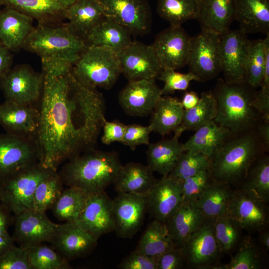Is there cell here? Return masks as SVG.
<instances>
[{
  "label": "cell",
  "mask_w": 269,
  "mask_h": 269,
  "mask_svg": "<svg viewBox=\"0 0 269 269\" xmlns=\"http://www.w3.org/2000/svg\"><path fill=\"white\" fill-rule=\"evenodd\" d=\"M88 46L85 38L68 23H38L22 49L39 56L41 62H62L73 66Z\"/></svg>",
  "instance_id": "5"
},
{
  "label": "cell",
  "mask_w": 269,
  "mask_h": 269,
  "mask_svg": "<svg viewBox=\"0 0 269 269\" xmlns=\"http://www.w3.org/2000/svg\"><path fill=\"white\" fill-rule=\"evenodd\" d=\"M11 52L0 43V80L12 68L13 55Z\"/></svg>",
  "instance_id": "56"
},
{
  "label": "cell",
  "mask_w": 269,
  "mask_h": 269,
  "mask_svg": "<svg viewBox=\"0 0 269 269\" xmlns=\"http://www.w3.org/2000/svg\"><path fill=\"white\" fill-rule=\"evenodd\" d=\"M221 72L228 83L245 82V63L250 43L247 34L230 30L220 35Z\"/></svg>",
  "instance_id": "16"
},
{
  "label": "cell",
  "mask_w": 269,
  "mask_h": 269,
  "mask_svg": "<svg viewBox=\"0 0 269 269\" xmlns=\"http://www.w3.org/2000/svg\"><path fill=\"white\" fill-rule=\"evenodd\" d=\"M15 246V241L9 234L0 236V256Z\"/></svg>",
  "instance_id": "60"
},
{
  "label": "cell",
  "mask_w": 269,
  "mask_h": 269,
  "mask_svg": "<svg viewBox=\"0 0 269 269\" xmlns=\"http://www.w3.org/2000/svg\"><path fill=\"white\" fill-rule=\"evenodd\" d=\"M29 262L32 269H73L68 260L43 243L29 248Z\"/></svg>",
  "instance_id": "46"
},
{
  "label": "cell",
  "mask_w": 269,
  "mask_h": 269,
  "mask_svg": "<svg viewBox=\"0 0 269 269\" xmlns=\"http://www.w3.org/2000/svg\"><path fill=\"white\" fill-rule=\"evenodd\" d=\"M33 20L11 7L0 9V43L11 52L19 51L34 27Z\"/></svg>",
  "instance_id": "25"
},
{
  "label": "cell",
  "mask_w": 269,
  "mask_h": 269,
  "mask_svg": "<svg viewBox=\"0 0 269 269\" xmlns=\"http://www.w3.org/2000/svg\"><path fill=\"white\" fill-rule=\"evenodd\" d=\"M12 237L19 246L30 248L50 242L57 224L46 212L27 210L14 215Z\"/></svg>",
  "instance_id": "19"
},
{
  "label": "cell",
  "mask_w": 269,
  "mask_h": 269,
  "mask_svg": "<svg viewBox=\"0 0 269 269\" xmlns=\"http://www.w3.org/2000/svg\"><path fill=\"white\" fill-rule=\"evenodd\" d=\"M265 43V60L263 76L260 87L269 88V33L264 39Z\"/></svg>",
  "instance_id": "58"
},
{
  "label": "cell",
  "mask_w": 269,
  "mask_h": 269,
  "mask_svg": "<svg viewBox=\"0 0 269 269\" xmlns=\"http://www.w3.org/2000/svg\"><path fill=\"white\" fill-rule=\"evenodd\" d=\"M0 269H32L29 248L15 246L0 256Z\"/></svg>",
  "instance_id": "49"
},
{
  "label": "cell",
  "mask_w": 269,
  "mask_h": 269,
  "mask_svg": "<svg viewBox=\"0 0 269 269\" xmlns=\"http://www.w3.org/2000/svg\"><path fill=\"white\" fill-rule=\"evenodd\" d=\"M232 136L228 129L212 120L195 131L183 143L184 150L202 153L210 159Z\"/></svg>",
  "instance_id": "30"
},
{
  "label": "cell",
  "mask_w": 269,
  "mask_h": 269,
  "mask_svg": "<svg viewBox=\"0 0 269 269\" xmlns=\"http://www.w3.org/2000/svg\"><path fill=\"white\" fill-rule=\"evenodd\" d=\"M63 182L54 171L44 178L37 186L33 198V210L46 212L51 209L63 189Z\"/></svg>",
  "instance_id": "43"
},
{
  "label": "cell",
  "mask_w": 269,
  "mask_h": 269,
  "mask_svg": "<svg viewBox=\"0 0 269 269\" xmlns=\"http://www.w3.org/2000/svg\"><path fill=\"white\" fill-rule=\"evenodd\" d=\"M178 139L173 136L172 139L148 145V165L153 172L160 173L163 177L168 175L184 151L183 143H180Z\"/></svg>",
  "instance_id": "33"
},
{
  "label": "cell",
  "mask_w": 269,
  "mask_h": 269,
  "mask_svg": "<svg viewBox=\"0 0 269 269\" xmlns=\"http://www.w3.org/2000/svg\"><path fill=\"white\" fill-rule=\"evenodd\" d=\"M217 113V103L212 91L201 93L197 104L184 110L181 124L174 131V136L179 137L186 131H195L200 127L214 120Z\"/></svg>",
  "instance_id": "36"
},
{
  "label": "cell",
  "mask_w": 269,
  "mask_h": 269,
  "mask_svg": "<svg viewBox=\"0 0 269 269\" xmlns=\"http://www.w3.org/2000/svg\"><path fill=\"white\" fill-rule=\"evenodd\" d=\"M236 0H200L196 19L202 31L221 35L235 20Z\"/></svg>",
  "instance_id": "26"
},
{
  "label": "cell",
  "mask_w": 269,
  "mask_h": 269,
  "mask_svg": "<svg viewBox=\"0 0 269 269\" xmlns=\"http://www.w3.org/2000/svg\"><path fill=\"white\" fill-rule=\"evenodd\" d=\"M14 215L0 202V236L7 235L9 227L13 224Z\"/></svg>",
  "instance_id": "55"
},
{
  "label": "cell",
  "mask_w": 269,
  "mask_h": 269,
  "mask_svg": "<svg viewBox=\"0 0 269 269\" xmlns=\"http://www.w3.org/2000/svg\"><path fill=\"white\" fill-rule=\"evenodd\" d=\"M105 17L127 29L132 35H142L150 30V7L145 0H100Z\"/></svg>",
  "instance_id": "12"
},
{
  "label": "cell",
  "mask_w": 269,
  "mask_h": 269,
  "mask_svg": "<svg viewBox=\"0 0 269 269\" xmlns=\"http://www.w3.org/2000/svg\"><path fill=\"white\" fill-rule=\"evenodd\" d=\"M157 78L164 83V87L161 89L162 96L173 94L176 91H186L191 81H198L189 71L182 73L171 69H162Z\"/></svg>",
  "instance_id": "47"
},
{
  "label": "cell",
  "mask_w": 269,
  "mask_h": 269,
  "mask_svg": "<svg viewBox=\"0 0 269 269\" xmlns=\"http://www.w3.org/2000/svg\"><path fill=\"white\" fill-rule=\"evenodd\" d=\"M104 17V9L100 0H76L65 14L68 24L85 38Z\"/></svg>",
  "instance_id": "32"
},
{
  "label": "cell",
  "mask_w": 269,
  "mask_h": 269,
  "mask_svg": "<svg viewBox=\"0 0 269 269\" xmlns=\"http://www.w3.org/2000/svg\"><path fill=\"white\" fill-rule=\"evenodd\" d=\"M98 239L75 222L57 224L49 243L68 260L85 257L95 248Z\"/></svg>",
  "instance_id": "18"
},
{
  "label": "cell",
  "mask_w": 269,
  "mask_h": 269,
  "mask_svg": "<svg viewBox=\"0 0 269 269\" xmlns=\"http://www.w3.org/2000/svg\"><path fill=\"white\" fill-rule=\"evenodd\" d=\"M212 180L209 170L202 171L183 180V203L196 202Z\"/></svg>",
  "instance_id": "48"
},
{
  "label": "cell",
  "mask_w": 269,
  "mask_h": 269,
  "mask_svg": "<svg viewBox=\"0 0 269 269\" xmlns=\"http://www.w3.org/2000/svg\"><path fill=\"white\" fill-rule=\"evenodd\" d=\"M53 171L39 162L14 172L0 182V202L14 215L33 210V198L37 186Z\"/></svg>",
  "instance_id": "7"
},
{
  "label": "cell",
  "mask_w": 269,
  "mask_h": 269,
  "mask_svg": "<svg viewBox=\"0 0 269 269\" xmlns=\"http://www.w3.org/2000/svg\"><path fill=\"white\" fill-rule=\"evenodd\" d=\"M39 162V152L32 137L0 134V182Z\"/></svg>",
  "instance_id": "14"
},
{
  "label": "cell",
  "mask_w": 269,
  "mask_h": 269,
  "mask_svg": "<svg viewBox=\"0 0 269 269\" xmlns=\"http://www.w3.org/2000/svg\"><path fill=\"white\" fill-rule=\"evenodd\" d=\"M263 152L255 130L232 136L210 159V175L214 180L240 188L250 166Z\"/></svg>",
  "instance_id": "4"
},
{
  "label": "cell",
  "mask_w": 269,
  "mask_h": 269,
  "mask_svg": "<svg viewBox=\"0 0 269 269\" xmlns=\"http://www.w3.org/2000/svg\"><path fill=\"white\" fill-rule=\"evenodd\" d=\"M180 248L186 268L226 269V264L220 261L223 254L215 237L212 219L205 218Z\"/></svg>",
  "instance_id": "8"
},
{
  "label": "cell",
  "mask_w": 269,
  "mask_h": 269,
  "mask_svg": "<svg viewBox=\"0 0 269 269\" xmlns=\"http://www.w3.org/2000/svg\"><path fill=\"white\" fill-rule=\"evenodd\" d=\"M88 195L72 187L64 189L51 210L60 221L75 222L85 206Z\"/></svg>",
  "instance_id": "40"
},
{
  "label": "cell",
  "mask_w": 269,
  "mask_h": 269,
  "mask_svg": "<svg viewBox=\"0 0 269 269\" xmlns=\"http://www.w3.org/2000/svg\"><path fill=\"white\" fill-rule=\"evenodd\" d=\"M191 40L182 26H170L158 34L151 46L162 69L187 65Z\"/></svg>",
  "instance_id": "17"
},
{
  "label": "cell",
  "mask_w": 269,
  "mask_h": 269,
  "mask_svg": "<svg viewBox=\"0 0 269 269\" xmlns=\"http://www.w3.org/2000/svg\"><path fill=\"white\" fill-rule=\"evenodd\" d=\"M182 181L167 176L157 180L147 195V212L165 223L183 203Z\"/></svg>",
  "instance_id": "20"
},
{
  "label": "cell",
  "mask_w": 269,
  "mask_h": 269,
  "mask_svg": "<svg viewBox=\"0 0 269 269\" xmlns=\"http://www.w3.org/2000/svg\"><path fill=\"white\" fill-rule=\"evenodd\" d=\"M234 20L247 34L269 33V0H236Z\"/></svg>",
  "instance_id": "27"
},
{
  "label": "cell",
  "mask_w": 269,
  "mask_h": 269,
  "mask_svg": "<svg viewBox=\"0 0 269 269\" xmlns=\"http://www.w3.org/2000/svg\"><path fill=\"white\" fill-rule=\"evenodd\" d=\"M256 91L246 82L231 83L218 79L212 91L217 103L213 121L228 129L233 136L255 130L262 120L251 105Z\"/></svg>",
  "instance_id": "3"
},
{
  "label": "cell",
  "mask_w": 269,
  "mask_h": 269,
  "mask_svg": "<svg viewBox=\"0 0 269 269\" xmlns=\"http://www.w3.org/2000/svg\"><path fill=\"white\" fill-rule=\"evenodd\" d=\"M236 253L226 264V269H262L267 268V252L257 240L251 235L244 236Z\"/></svg>",
  "instance_id": "37"
},
{
  "label": "cell",
  "mask_w": 269,
  "mask_h": 269,
  "mask_svg": "<svg viewBox=\"0 0 269 269\" xmlns=\"http://www.w3.org/2000/svg\"><path fill=\"white\" fill-rule=\"evenodd\" d=\"M155 79L129 81L118 96L120 105L131 116H143L151 113L159 98L161 89Z\"/></svg>",
  "instance_id": "22"
},
{
  "label": "cell",
  "mask_w": 269,
  "mask_h": 269,
  "mask_svg": "<svg viewBox=\"0 0 269 269\" xmlns=\"http://www.w3.org/2000/svg\"><path fill=\"white\" fill-rule=\"evenodd\" d=\"M152 131L149 125L144 126L140 125L132 124L127 125L123 139L120 142L134 150L136 146L140 145H148L149 134Z\"/></svg>",
  "instance_id": "50"
},
{
  "label": "cell",
  "mask_w": 269,
  "mask_h": 269,
  "mask_svg": "<svg viewBox=\"0 0 269 269\" xmlns=\"http://www.w3.org/2000/svg\"><path fill=\"white\" fill-rule=\"evenodd\" d=\"M200 0H158L157 11L170 26H182L185 22L196 19Z\"/></svg>",
  "instance_id": "39"
},
{
  "label": "cell",
  "mask_w": 269,
  "mask_h": 269,
  "mask_svg": "<svg viewBox=\"0 0 269 269\" xmlns=\"http://www.w3.org/2000/svg\"><path fill=\"white\" fill-rule=\"evenodd\" d=\"M118 268L121 269H157L156 260L134 250L121 261Z\"/></svg>",
  "instance_id": "52"
},
{
  "label": "cell",
  "mask_w": 269,
  "mask_h": 269,
  "mask_svg": "<svg viewBox=\"0 0 269 269\" xmlns=\"http://www.w3.org/2000/svg\"><path fill=\"white\" fill-rule=\"evenodd\" d=\"M175 247L165 224L154 219L148 224L135 250L156 260Z\"/></svg>",
  "instance_id": "38"
},
{
  "label": "cell",
  "mask_w": 269,
  "mask_h": 269,
  "mask_svg": "<svg viewBox=\"0 0 269 269\" xmlns=\"http://www.w3.org/2000/svg\"><path fill=\"white\" fill-rule=\"evenodd\" d=\"M184 109L181 101L175 97L161 96L152 112L150 126L152 131L165 136L181 124Z\"/></svg>",
  "instance_id": "34"
},
{
  "label": "cell",
  "mask_w": 269,
  "mask_h": 269,
  "mask_svg": "<svg viewBox=\"0 0 269 269\" xmlns=\"http://www.w3.org/2000/svg\"><path fill=\"white\" fill-rule=\"evenodd\" d=\"M227 215L250 234L258 233L269 226L268 203L251 190L235 188L228 207Z\"/></svg>",
  "instance_id": "11"
},
{
  "label": "cell",
  "mask_w": 269,
  "mask_h": 269,
  "mask_svg": "<svg viewBox=\"0 0 269 269\" xmlns=\"http://www.w3.org/2000/svg\"><path fill=\"white\" fill-rule=\"evenodd\" d=\"M157 269H181L186 268V261L180 247H173L156 259Z\"/></svg>",
  "instance_id": "51"
},
{
  "label": "cell",
  "mask_w": 269,
  "mask_h": 269,
  "mask_svg": "<svg viewBox=\"0 0 269 269\" xmlns=\"http://www.w3.org/2000/svg\"><path fill=\"white\" fill-rule=\"evenodd\" d=\"M257 241L260 245L267 252L269 249V229L266 227L258 232Z\"/></svg>",
  "instance_id": "61"
},
{
  "label": "cell",
  "mask_w": 269,
  "mask_h": 269,
  "mask_svg": "<svg viewBox=\"0 0 269 269\" xmlns=\"http://www.w3.org/2000/svg\"><path fill=\"white\" fill-rule=\"evenodd\" d=\"M122 165L116 152L94 148L65 162L57 172L64 185L89 195L105 191L113 183Z\"/></svg>",
  "instance_id": "2"
},
{
  "label": "cell",
  "mask_w": 269,
  "mask_h": 269,
  "mask_svg": "<svg viewBox=\"0 0 269 269\" xmlns=\"http://www.w3.org/2000/svg\"><path fill=\"white\" fill-rule=\"evenodd\" d=\"M38 107L5 100L0 104V125L7 133L32 137L39 120Z\"/></svg>",
  "instance_id": "23"
},
{
  "label": "cell",
  "mask_w": 269,
  "mask_h": 269,
  "mask_svg": "<svg viewBox=\"0 0 269 269\" xmlns=\"http://www.w3.org/2000/svg\"><path fill=\"white\" fill-rule=\"evenodd\" d=\"M43 84L42 73L26 64L11 68L0 80V89L6 100L36 107L40 102Z\"/></svg>",
  "instance_id": "9"
},
{
  "label": "cell",
  "mask_w": 269,
  "mask_h": 269,
  "mask_svg": "<svg viewBox=\"0 0 269 269\" xmlns=\"http://www.w3.org/2000/svg\"><path fill=\"white\" fill-rule=\"evenodd\" d=\"M187 65L198 81L206 82L216 78L221 72L219 35L201 30L191 37Z\"/></svg>",
  "instance_id": "10"
},
{
  "label": "cell",
  "mask_w": 269,
  "mask_h": 269,
  "mask_svg": "<svg viewBox=\"0 0 269 269\" xmlns=\"http://www.w3.org/2000/svg\"><path fill=\"white\" fill-rule=\"evenodd\" d=\"M264 39L250 40L245 63L246 82L254 88L261 87L264 72Z\"/></svg>",
  "instance_id": "44"
},
{
  "label": "cell",
  "mask_w": 269,
  "mask_h": 269,
  "mask_svg": "<svg viewBox=\"0 0 269 269\" xmlns=\"http://www.w3.org/2000/svg\"><path fill=\"white\" fill-rule=\"evenodd\" d=\"M251 105L258 112L263 120L269 122V88L261 87L256 91Z\"/></svg>",
  "instance_id": "54"
},
{
  "label": "cell",
  "mask_w": 269,
  "mask_h": 269,
  "mask_svg": "<svg viewBox=\"0 0 269 269\" xmlns=\"http://www.w3.org/2000/svg\"><path fill=\"white\" fill-rule=\"evenodd\" d=\"M147 212V195L118 193L113 199L114 231L121 238L131 239L141 228Z\"/></svg>",
  "instance_id": "13"
},
{
  "label": "cell",
  "mask_w": 269,
  "mask_h": 269,
  "mask_svg": "<svg viewBox=\"0 0 269 269\" xmlns=\"http://www.w3.org/2000/svg\"><path fill=\"white\" fill-rule=\"evenodd\" d=\"M212 224L222 253L231 254L236 251L244 237L243 230L239 224L229 215L212 219Z\"/></svg>",
  "instance_id": "42"
},
{
  "label": "cell",
  "mask_w": 269,
  "mask_h": 269,
  "mask_svg": "<svg viewBox=\"0 0 269 269\" xmlns=\"http://www.w3.org/2000/svg\"><path fill=\"white\" fill-rule=\"evenodd\" d=\"M131 34L125 27L104 17L87 34L88 46L109 49L118 54L133 40Z\"/></svg>",
  "instance_id": "31"
},
{
  "label": "cell",
  "mask_w": 269,
  "mask_h": 269,
  "mask_svg": "<svg viewBox=\"0 0 269 269\" xmlns=\"http://www.w3.org/2000/svg\"><path fill=\"white\" fill-rule=\"evenodd\" d=\"M71 73L89 88L110 89L122 73L118 55L102 47L88 46L72 67Z\"/></svg>",
  "instance_id": "6"
},
{
  "label": "cell",
  "mask_w": 269,
  "mask_h": 269,
  "mask_svg": "<svg viewBox=\"0 0 269 269\" xmlns=\"http://www.w3.org/2000/svg\"><path fill=\"white\" fill-rule=\"evenodd\" d=\"M241 188L254 191L265 202H269V156L260 154L249 167Z\"/></svg>",
  "instance_id": "41"
},
{
  "label": "cell",
  "mask_w": 269,
  "mask_h": 269,
  "mask_svg": "<svg viewBox=\"0 0 269 269\" xmlns=\"http://www.w3.org/2000/svg\"><path fill=\"white\" fill-rule=\"evenodd\" d=\"M127 125L116 121H104L102 129L103 134L101 137L102 143L109 145L114 142H121L125 134Z\"/></svg>",
  "instance_id": "53"
},
{
  "label": "cell",
  "mask_w": 269,
  "mask_h": 269,
  "mask_svg": "<svg viewBox=\"0 0 269 269\" xmlns=\"http://www.w3.org/2000/svg\"><path fill=\"white\" fill-rule=\"evenodd\" d=\"M43 76L38 123L32 138L39 162L58 171L65 162L95 148L106 120L105 101L97 89L81 84L71 72Z\"/></svg>",
  "instance_id": "1"
},
{
  "label": "cell",
  "mask_w": 269,
  "mask_h": 269,
  "mask_svg": "<svg viewBox=\"0 0 269 269\" xmlns=\"http://www.w3.org/2000/svg\"><path fill=\"white\" fill-rule=\"evenodd\" d=\"M113 199L105 191L89 195L86 205L76 222L98 240L114 231Z\"/></svg>",
  "instance_id": "21"
},
{
  "label": "cell",
  "mask_w": 269,
  "mask_h": 269,
  "mask_svg": "<svg viewBox=\"0 0 269 269\" xmlns=\"http://www.w3.org/2000/svg\"><path fill=\"white\" fill-rule=\"evenodd\" d=\"M235 188L213 180L196 203L205 218L214 219L227 215Z\"/></svg>",
  "instance_id": "35"
},
{
  "label": "cell",
  "mask_w": 269,
  "mask_h": 269,
  "mask_svg": "<svg viewBox=\"0 0 269 269\" xmlns=\"http://www.w3.org/2000/svg\"><path fill=\"white\" fill-rule=\"evenodd\" d=\"M157 180L148 165L129 162L122 165L113 184L117 193L147 195Z\"/></svg>",
  "instance_id": "28"
},
{
  "label": "cell",
  "mask_w": 269,
  "mask_h": 269,
  "mask_svg": "<svg viewBox=\"0 0 269 269\" xmlns=\"http://www.w3.org/2000/svg\"><path fill=\"white\" fill-rule=\"evenodd\" d=\"M255 132L264 151H269V122L261 120L258 124Z\"/></svg>",
  "instance_id": "57"
},
{
  "label": "cell",
  "mask_w": 269,
  "mask_h": 269,
  "mask_svg": "<svg viewBox=\"0 0 269 269\" xmlns=\"http://www.w3.org/2000/svg\"><path fill=\"white\" fill-rule=\"evenodd\" d=\"M210 166V159L201 153L184 151L167 176L181 181L207 170Z\"/></svg>",
  "instance_id": "45"
},
{
  "label": "cell",
  "mask_w": 269,
  "mask_h": 269,
  "mask_svg": "<svg viewBox=\"0 0 269 269\" xmlns=\"http://www.w3.org/2000/svg\"><path fill=\"white\" fill-rule=\"evenodd\" d=\"M117 55L121 72L128 81L155 79L162 70L151 45L132 41Z\"/></svg>",
  "instance_id": "15"
},
{
  "label": "cell",
  "mask_w": 269,
  "mask_h": 269,
  "mask_svg": "<svg viewBox=\"0 0 269 269\" xmlns=\"http://www.w3.org/2000/svg\"><path fill=\"white\" fill-rule=\"evenodd\" d=\"M200 100L198 94L194 91H186L180 101L184 110L191 109L196 106Z\"/></svg>",
  "instance_id": "59"
},
{
  "label": "cell",
  "mask_w": 269,
  "mask_h": 269,
  "mask_svg": "<svg viewBox=\"0 0 269 269\" xmlns=\"http://www.w3.org/2000/svg\"><path fill=\"white\" fill-rule=\"evenodd\" d=\"M76 0H0V6L18 10L39 24H56L65 19L67 9Z\"/></svg>",
  "instance_id": "24"
},
{
  "label": "cell",
  "mask_w": 269,
  "mask_h": 269,
  "mask_svg": "<svg viewBox=\"0 0 269 269\" xmlns=\"http://www.w3.org/2000/svg\"><path fill=\"white\" fill-rule=\"evenodd\" d=\"M205 217L196 202L183 203L165 223L176 247H180Z\"/></svg>",
  "instance_id": "29"
}]
</instances>
